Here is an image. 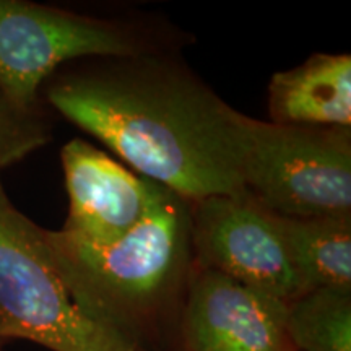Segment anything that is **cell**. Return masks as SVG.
<instances>
[{
    "mask_svg": "<svg viewBox=\"0 0 351 351\" xmlns=\"http://www.w3.org/2000/svg\"><path fill=\"white\" fill-rule=\"evenodd\" d=\"M69 217L64 238L88 245L111 244L127 234L155 202L158 186L82 138L62 147Z\"/></svg>",
    "mask_w": 351,
    "mask_h": 351,
    "instance_id": "7",
    "label": "cell"
},
{
    "mask_svg": "<svg viewBox=\"0 0 351 351\" xmlns=\"http://www.w3.org/2000/svg\"><path fill=\"white\" fill-rule=\"evenodd\" d=\"M46 238L70 287L147 350L171 319L181 322L195 271L189 200L160 187L145 217L111 244H80L49 230Z\"/></svg>",
    "mask_w": 351,
    "mask_h": 351,
    "instance_id": "2",
    "label": "cell"
},
{
    "mask_svg": "<svg viewBox=\"0 0 351 351\" xmlns=\"http://www.w3.org/2000/svg\"><path fill=\"white\" fill-rule=\"evenodd\" d=\"M271 124L351 129V56L317 52L269 83Z\"/></svg>",
    "mask_w": 351,
    "mask_h": 351,
    "instance_id": "9",
    "label": "cell"
},
{
    "mask_svg": "<svg viewBox=\"0 0 351 351\" xmlns=\"http://www.w3.org/2000/svg\"><path fill=\"white\" fill-rule=\"evenodd\" d=\"M44 96L132 171L182 199L243 192L252 117L228 104L181 51L77 60L46 82Z\"/></svg>",
    "mask_w": 351,
    "mask_h": 351,
    "instance_id": "1",
    "label": "cell"
},
{
    "mask_svg": "<svg viewBox=\"0 0 351 351\" xmlns=\"http://www.w3.org/2000/svg\"><path fill=\"white\" fill-rule=\"evenodd\" d=\"M191 218L197 269L283 302L302 295L276 217L244 191L191 202Z\"/></svg>",
    "mask_w": 351,
    "mask_h": 351,
    "instance_id": "6",
    "label": "cell"
},
{
    "mask_svg": "<svg viewBox=\"0 0 351 351\" xmlns=\"http://www.w3.org/2000/svg\"><path fill=\"white\" fill-rule=\"evenodd\" d=\"M0 339L51 351H150L78 295L57 265L46 230L0 182Z\"/></svg>",
    "mask_w": 351,
    "mask_h": 351,
    "instance_id": "4",
    "label": "cell"
},
{
    "mask_svg": "<svg viewBox=\"0 0 351 351\" xmlns=\"http://www.w3.org/2000/svg\"><path fill=\"white\" fill-rule=\"evenodd\" d=\"M295 351H351V288H317L287 304Z\"/></svg>",
    "mask_w": 351,
    "mask_h": 351,
    "instance_id": "11",
    "label": "cell"
},
{
    "mask_svg": "<svg viewBox=\"0 0 351 351\" xmlns=\"http://www.w3.org/2000/svg\"><path fill=\"white\" fill-rule=\"evenodd\" d=\"M51 140L41 111H25L0 90V171L19 163Z\"/></svg>",
    "mask_w": 351,
    "mask_h": 351,
    "instance_id": "12",
    "label": "cell"
},
{
    "mask_svg": "<svg viewBox=\"0 0 351 351\" xmlns=\"http://www.w3.org/2000/svg\"><path fill=\"white\" fill-rule=\"evenodd\" d=\"M287 304L213 270L197 269L182 306L184 351H295Z\"/></svg>",
    "mask_w": 351,
    "mask_h": 351,
    "instance_id": "8",
    "label": "cell"
},
{
    "mask_svg": "<svg viewBox=\"0 0 351 351\" xmlns=\"http://www.w3.org/2000/svg\"><path fill=\"white\" fill-rule=\"evenodd\" d=\"M192 43L186 29L147 12L0 0V90L19 108L39 112L43 86L64 65L90 57L182 52Z\"/></svg>",
    "mask_w": 351,
    "mask_h": 351,
    "instance_id": "3",
    "label": "cell"
},
{
    "mask_svg": "<svg viewBox=\"0 0 351 351\" xmlns=\"http://www.w3.org/2000/svg\"><path fill=\"white\" fill-rule=\"evenodd\" d=\"M243 191L282 218L351 217V129L252 119Z\"/></svg>",
    "mask_w": 351,
    "mask_h": 351,
    "instance_id": "5",
    "label": "cell"
},
{
    "mask_svg": "<svg viewBox=\"0 0 351 351\" xmlns=\"http://www.w3.org/2000/svg\"><path fill=\"white\" fill-rule=\"evenodd\" d=\"M0 340H2V339H0Z\"/></svg>",
    "mask_w": 351,
    "mask_h": 351,
    "instance_id": "13",
    "label": "cell"
},
{
    "mask_svg": "<svg viewBox=\"0 0 351 351\" xmlns=\"http://www.w3.org/2000/svg\"><path fill=\"white\" fill-rule=\"evenodd\" d=\"M276 225L302 293L351 288V217H276Z\"/></svg>",
    "mask_w": 351,
    "mask_h": 351,
    "instance_id": "10",
    "label": "cell"
}]
</instances>
